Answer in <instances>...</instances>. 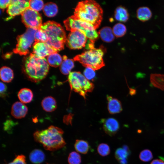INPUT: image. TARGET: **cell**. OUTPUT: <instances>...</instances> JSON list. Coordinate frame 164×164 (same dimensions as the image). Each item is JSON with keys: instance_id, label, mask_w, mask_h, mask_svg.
<instances>
[{"instance_id": "cell-1", "label": "cell", "mask_w": 164, "mask_h": 164, "mask_svg": "<svg viewBox=\"0 0 164 164\" xmlns=\"http://www.w3.org/2000/svg\"><path fill=\"white\" fill-rule=\"evenodd\" d=\"M23 71L30 80L37 83L46 77L49 70V65L45 58L30 53L24 58Z\"/></svg>"}, {"instance_id": "cell-2", "label": "cell", "mask_w": 164, "mask_h": 164, "mask_svg": "<svg viewBox=\"0 0 164 164\" xmlns=\"http://www.w3.org/2000/svg\"><path fill=\"white\" fill-rule=\"evenodd\" d=\"M63 133L60 128L51 125L46 129L36 131L33 135L35 141L41 144L45 150L54 151L66 145L63 137Z\"/></svg>"}, {"instance_id": "cell-3", "label": "cell", "mask_w": 164, "mask_h": 164, "mask_svg": "<svg viewBox=\"0 0 164 164\" xmlns=\"http://www.w3.org/2000/svg\"><path fill=\"white\" fill-rule=\"evenodd\" d=\"M103 11L100 5L93 0H86L78 3L74 12L77 18L88 22L96 29L102 19Z\"/></svg>"}, {"instance_id": "cell-4", "label": "cell", "mask_w": 164, "mask_h": 164, "mask_svg": "<svg viewBox=\"0 0 164 164\" xmlns=\"http://www.w3.org/2000/svg\"><path fill=\"white\" fill-rule=\"evenodd\" d=\"M40 29L46 35L45 43L56 52L64 49L67 37L63 28L59 23L49 21L43 24Z\"/></svg>"}, {"instance_id": "cell-5", "label": "cell", "mask_w": 164, "mask_h": 164, "mask_svg": "<svg viewBox=\"0 0 164 164\" xmlns=\"http://www.w3.org/2000/svg\"><path fill=\"white\" fill-rule=\"evenodd\" d=\"M103 47H94L88 50L73 58V60L81 63L86 67L90 68L94 70H98L104 66L103 59L104 51Z\"/></svg>"}, {"instance_id": "cell-6", "label": "cell", "mask_w": 164, "mask_h": 164, "mask_svg": "<svg viewBox=\"0 0 164 164\" xmlns=\"http://www.w3.org/2000/svg\"><path fill=\"white\" fill-rule=\"evenodd\" d=\"M63 23L67 30L70 32L79 31L94 43L98 37V33L92 25L77 18L74 15L67 18Z\"/></svg>"}, {"instance_id": "cell-7", "label": "cell", "mask_w": 164, "mask_h": 164, "mask_svg": "<svg viewBox=\"0 0 164 164\" xmlns=\"http://www.w3.org/2000/svg\"><path fill=\"white\" fill-rule=\"evenodd\" d=\"M68 81L71 89L78 93L84 99L87 93L92 91L94 87L90 82L79 72H71L68 76Z\"/></svg>"}, {"instance_id": "cell-8", "label": "cell", "mask_w": 164, "mask_h": 164, "mask_svg": "<svg viewBox=\"0 0 164 164\" xmlns=\"http://www.w3.org/2000/svg\"><path fill=\"white\" fill-rule=\"evenodd\" d=\"M37 29L27 28L24 33L17 38V44L13 49V52L20 55H26L29 52V49L35 40V34Z\"/></svg>"}, {"instance_id": "cell-9", "label": "cell", "mask_w": 164, "mask_h": 164, "mask_svg": "<svg viewBox=\"0 0 164 164\" xmlns=\"http://www.w3.org/2000/svg\"><path fill=\"white\" fill-rule=\"evenodd\" d=\"M22 22L27 28L38 29L42 25V17L38 12L31 9H26L21 14Z\"/></svg>"}, {"instance_id": "cell-10", "label": "cell", "mask_w": 164, "mask_h": 164, "mask_svg": "<svg viewBox=\"0 0 164 164\" xmlns=\"http://www.w3.org/2000/svg\"><path fill=\"white\" fill-rule=\"evenodd\" d=\"M89 39L81 32L76 30L71 32L67 38L66 44L69 48L81 49L85 47Z\"/></svg>"}, {"instance_id": "cell-11", "label": "cell", "mask_w": 164, "mask_h": 164, "mask_svg": "<svg viewBox=\"0 0 164 164\" xmlns=\"http://www.w3.org/2000/svg\"><path fill=\"white\" fill-rule=\"evenodd\" d=\"M29 7V1L12 0L8 7L7 12L11 17L22 14Z\"/></svg>"}, {"instance_id": "cell-12", "label": "cell", "mask_w": 164, "mask_h": 164, "mask_svg": "<svg viewBox=\"0 0 164 164\" xmlns=\"http://www.w3.org/2000/svg\"><path fill=\"white\" fill-rule=\"evenodd\" d=\"M100 121L104 132L110 136L114 135L119 129V123L114 118L102 119Z\"/></svg>"}, {"instance_id": "cell-13", "label": "cell", "mask_w": 164, "mask_h": 164, "mask_svg": "<svg viewBox=\"0 0 164 164\" xmlns=\"http://www.w3.org/2000/svg\"><path fill=\"white\" fill-rule=\"evenodd\" d=\"M32 46L33 53L40 58H44L52 53H57L45 43L35 41Z\"/></svg>"}, {"instance_id": "cell-14", "label": "cell", "mask_w": 164, "mask_h": 164, "mask_svg": "<svg viewBox=\"0 0 164 164\" xmlns=\"http://www.w3.org/2000/svg\"><path fill=\"white\" fill-rule=\"evenodd\" d=\"M28 110L27 107L24 103L17 101L14 103L12 106L11 114L15 118L20 119L26 116Z\"/></svg>"}, {"instance_id": "cell-15", "label": "cell", "mask_w": 164, "mask_h": 164, "mask_svg": "<svg viewBox=\"0 0 164 164\" xmlns=\"http://www.w3.org/2000/svg\"><path fill=\"white\" fill-rule=\"evenodd\" d=\"M108 109L109 113L111 114L120 112L122 110L121 102L118 99L107 95Z\"/></svg>"}, {"instance_id": "cell-16", "label": "cell", "mask_w": 164, "mask_h": 164, "mask_svg": "<svg viewBox=\"0 0 164 164\" xmlns=\"http://www.w3.org/2000/svg\"><path fill=\"white\" fill-rule=\"evenodd\" d=\"M152 16L150 9L146 6L138 8L136 10V17L137 19L142 22H145L149 20Z\"/></svg>"}, {"instance_id": "cell-17", "label": "cell", "mask_w": 164, "mask_h": 164, "mask_svg": "<svg viewBox=\"0 0 164 164\" xmlns=\"http://www.w3.org/2000/svg\"><path fill=\"white\" fill-rule=\"evenodd\" d=\"M41 105L43 110L47 112L53 111L57 107L55 99L51 96L45 97L42 101Z\"/></svg>"}, {"instance_id": "cell-18", "label": "cell", "mask_w": 164, "mask_h": 164, "mask_svg": "<svg viewBox=\"0 0 164 164\" xmlns=\"http://www.w3.org/2000/svg\"><path fill=\"white\" fill-rule=\"evenodd\" d=\"M98 33L102 40L105 42L110 43L114 39L115 36L112 29L110 27L106 26L102 28Z\"/></svg>"}, {"instance_id": "cell-19", "label": "cell", "mask_w": 164, "mask_h": 164, "mask_svg": "<svg viewBox=\"0 0 164 164\" xmlns=\"http://www.w3.org/2000/svg\"><path fill=\"white\" fill-rule=\"evenodd\" d=\"M150 80L154 87L164 91V74L152 73L150 76Z\"/></svg>"}, {"instance_id": "cell-20", "label": "cell", "mask_w": 164, "mask_h": 164, "mask_svg": "<svg viewBox=\"0 0 164 164\" xmlns=\"http://www.w3.org/2000/svg\"><path fill=\"white\" fill-rule=\"evenodd\" d=\"M18 97L21 102L24 104L28 103L32 101L33 97V94L29 89L23 88L19 91Z\"/></svg>"}, {"instance_id": "cell-21", "label": "cell", "mask_w": 164, "mask_h": 164, "mask_svg": "<svg viewBox=\"0 0 164 164\" xmlns=\"http://www.w3.org/2000/svg\"><path fill=\"white\" fill-rule=\"evenodd\" d=\"M29 159L32 163L35 164H39L42 163L44 161L45 155L42 150L36 149L30 153Z\"/></svg>"}, {"instance_id": "cell-22", "label": "cell", "mask_w": 164, "mask_h": 164, "mask_svg": "<svg viewBox=\"0 0 164 164\" xmlns=\"http://www.w3.org/2000/svg\"><path fill=\"white\" fill-rule=\"evenodd\" d=\"M129 15L127 9L122 6L118 7L115 10L114 17L117 21L126 22L129 19Z\"/></svg>"}, {"instance_id": "cell-23", "label": "cell", "mask_w": 164, "mask_h": 164, "mask_svg": "<svg viewBox=\"0 0 164 164\" xmlns=\"http://www.w3.org/2000/svg\"><path fill=\"white\" fill-rule=\"evenodd\" d=\"M14 76L13 71L10 68L3 66L1 68L0 78L3 82L9 83L11 82L14 78Z\"/></svg>"}, {"instance_id": "cell-24", "label": "cell", "mask_w": 164, "mask_h": 164, "mask_svg": "<svg viewBox=\"0 0 164 164\" xmlns=\"http://www.w3.org/2000/svg\"><path fill=\"white\" fill-rule=\"evenodd\" d=\"M74 147L76 151L83 154L87 153L90 146L88 142L82 139H77L74 144Z\"/></svg>"}, {"instance_id": "cell-25", "label": "cell", "mask_w": 164, "mask_h": 164, "mask_svg": "<svg viewBox=\"0 0 164 164\" xmlns=\"http://www.w3.org/2000/svg\"><path fill=\"white\" fill-rule=\"evenodd\" d=\"M43 10L44 14L46 16L48 17H53L57 14L58 9L56 4L52 2H50L44 5Z\"/></svg>"}, {"instance_id": "cell-26", "label": "cell", "mask_w": 164, "mask_h": 164, "mask_svg": "<svg viewBox=\"0 0 164 164\" xmlns=\"http://www.w3.org/2000/svg\"><path fill=\"white\" fill-rule=\"evenodd\" d=\"M74 67L73 60L72 59H66L63 60L60 66L61 72L64 75L69 74L70 71Z\"/></svg>"}, {"instance_id": "cell-27", "label": "cell", "mask_w": 164, "mask_h": 164, "mask_svg": "<svg viewBox=\"0 0 164 164\" xmlns=\"http://www.w3.org/2000/svg\"><path fill=\"white\" fill-rule=\"evenodd\" d=\"M47 60L49 65L56 67L60 65L63 61V58L57 53H55L48 56Z\"/></svg>"}, {"instance_id": "cell-28", "label": "cell", "mask_w": 164, "mask_h": 164, "mask_svg": "<svg viewBox=\"0 0 164 164\" xmlns=\"http://www.w3.org/2000/svg\"><path fill=\"white\" fill-rule=\"evenodd\" d=\"M129 151L127 146L124 145L122 148L117 149L115 152V157L118 161L127 159L129 155Z\"/></svg>"}, {"instance_id": "cell-29", "label": "cell", "mask_w": 164, "mask_h": 164, "mask_svg": "<svg viewBox=\"0 0 164 164\" xmlns=\"http://www.w3.org/2000/svg\"><path fill=\"white\" fill-rule=\"evenodd\" d=\"M114 36L117 37H121L126 33L127 29L126 26L121 23H118L114 26L112 29Z\"/></svg>"}, {"instance_id": "cell-30", "label": "cell", "mask_w": 164, "mask_h": 164, "mask_svg": "<svg viewBox=\"0 0 164 164\" xmlns=\"http://www.w3.org/2000/svg\"><path fill=\"white\" fill-rule=\"evenodd\" d=\"M68 161L69 164H80L81 162V156L78 152H72L69 155Z\"/></svg>"}, {"instance_id": "cell-31", "label": "cell", "mask_w": 164, "mask_h": 164, "mask_svg": "<svg viewBox=\"0 0 164 164\" xmlns=\"http://www.w3.org/2000/svg\"><path fill=\"white\" fill-rule=\"evenodd\" d=\"M97 151L100 155L104 157L109 154L110 152V149L107 144L101 143L98 146Z\"/></svg>"}, {"instance_id": "cell-32", "label": "cell", "mask_w": 164, "mask_h": 164, "mask_svg": "<svg viewBox=\"0 0 164 164\" xmlns=\"http://www.w3.org/2000/svg\"><path fill=\"white\" fill-rule=\"evenodd\" d=\"M153 157L152 153L150 150L148 149L142 150L139 155L140 159L144 162H148L150 161L152 159Z\"/></svg>"}, {"instance_id": "cell-33", "label": "cell", "mask_w": 164, "mask_h": 164, "mask_svg": "<svg viewBox=\"0 0 164 164\" xmlns=\"http://www.w3.org/2000/svg\"><path fill=\"white\" fill-rule=\"evenodd\" d=\"M29 5L31 9L38 12L43 9L44 5L42 0H31L29 1Z\"/></svg>"}, {"instance_id": "cell-34", "label": "cell", "mask_w": 164, "mask_h": 164, "mask_svg": "<svg viewBox=\"0 0 164 164\" xmlns=\"http://www.w3.org/2000/svg\"><path fill=\"white\" fill-rule=\"evenodd\" d=\"M35 42L40 41L46 43L47 40L46 35L41 29L37 30L35 34Z\"/></svg>"}, {"instance_id": "cell-35", "label": "cell", "mask_w": 164, "mask_h": 164, "mask_svg": "<svg viewBox=\"0 0 164 164\" xmlns=\"http://www.w3.org/2000/svg\"><path fill=\"white\" fill-rule=\"evenodd\" d=\"M84 74L85 77L88 80L93 79L95 76V70L90 68L86 67Z\"/></svg>"}, {"instance_id": "cell-36", "label": "cell", "mask_w": 164, "mask_h": 164, "mask_svg": "<svg viewBox=\"0 0 164 164\" xmlns=\"http://www.w3.org/2000/svg\"><path fill=\"white\" fill-rule=\"evenodd\" d=\"M8 164H26V157L23 155H18L12 162Z\"/></svg>"}, {"instance_id": "cell-37", "label": "cell", "mask_w": 164, "mask_h": 164, "mask_svg": "<svg viewBox=\"0 0 164 164\" xmlns=\"http://www.w3.org/2000/svg\"><path fill=\"white\" fill-rule=\"evenodd\" d=\"M11 0H5L0 1V7L2 9L8 7L10 3Z\"/></svg>"}, {"instance_id": "cell-38", "label": "cell", "mask_w": 164, "mask_h": 164, "mask_svg": "<svg viewBox=\"0 0 164 164\" xmlns=\"http://www.w3.org/2000/svg\"><path fill=\"white\" fill-rule=\"evenodd\" d=\"M7 90V87L2 82H0L1 95H3Z\"/></svg>"}, {"instance_id": "cell-39", "label": "cell", "mask_w": 164, "mask_h": 164, "mask_svg": "<svg viewBox=\"0 0 164 164\" xmlns=\"http://www.w3.org/2000/svg\"><path fill=\"white\" fill-rule=\"evenodd\" d=\"M150 164H164V159L163 158L155 159L153 160Z\"/></svg>"}, {"instance_id": "cell-40", "label": "cell", "mask_w": 164, "mask_h": 164, "mask_svg": "<svg viewBox=\"0 0 164 164\" xmlns=\"http://www.w3.org/2000/svg\"><path fill=\"white\" fill-rule=\"evenodd\" d=\"M136 90L132 88H130L129 94L131 95H134L135 94Z\"/></svg>"}]
</instances>
